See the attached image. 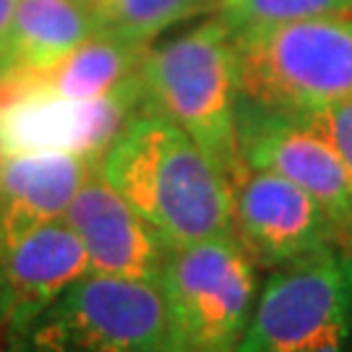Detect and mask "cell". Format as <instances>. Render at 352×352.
Here are the masks:
<instances>
[{
  "instance_id": "1",
  "label": "cell",
  "mask_w": 352,
  "mask_h": 352,
  "mask_svg": "<svg viewBox=\"0 0 352 352\" xmlns=\"http://www.w3.org/2000/svg\"><path fill=\"white\" fill-rule=\"evenodd\" d=\"M97 173L170 245L232 235L230 180L164 115L139 110L102 151Z\"/></svg>"
},
{
  "instance_id": "2",
  "label": "cell",
  "mask_w": 352,
  "mask_h": 352,
  "mask_svg": "<svg viewBox=\"0 0 352 352\" xmlns=\"http://www.w3.org/2000/svg\"><path fill=\"white\" fill-rule=\"evenodd\" d=\"M144 110L164 115L196 141L230 180L240 167L235 37L212 13L201 24L146 50Z\"/></svg>"
},
{
  "instance_id": "3",
  "label": "cell",
  "mask_w": 352,
  "mask_h": 352,
  "mask_svg": "<svg viewBox=\"0 0 352 352\" xmlns=\"http://www.w3.org/2000/svg\"><path fill=\"white\" fill-rule=\"evenodd\" d=\"M238 89L258 107L305 118L352 100V13L235 34Z\"/></svg>"
},
{
  "instance_id": "4",
  "label": "cell",
  "mask_w": 352,
  "mask_h": 352,
  "mask_svg": "<svg viewBox=\"0 0 352 352\" xmlns=\"http://www.w3.org/2000/svg\"><path fill=\"white\" fill-rule=\"evenodd\" d=\"M256 269L235 235L173 245L157 279L173 352H238L261 292Z\"/></svg>"
},
{
  "instance_id": "5",
  "label": "cell",
  "mask_w": 352,
  "mask_h": 352,
  "mask_svg": "<svg viewBox=\"0 0 352 352\" xmlns=\"http://www.w3.org/2000/svg\"><path fill=\"white\" fill-rule=\"evenodd\" d=\"M11 352H173L162 287L89 272L11 334Z\"/></svg>"
},
{
  "instance_id": "6",
  "label": "cell",
  "mask_w": 352,
  "mask_h": 352,
  "mask_svg": "<svg viewBox=\"0 0 352 352\" xmlns=\"http://www.w3.org/2000/svg\"><path fill=\"white\" fill-rule=\"evenodd\" d=\"M238 352H352V253L274 269Z\"/></svg>"
},
{
  "instance_id": "7",
  "label": "cell",
  "mask_w": 352,
  "mask_h": 352,
  "mask_svg": "<svg viewBox=\"0 0 352 352\" xmlns=\"http://www.w3.org/2000/svg\"><path fill=\"white\" fill-rule=\"evenodd\" d=\"M230 193L232 235L261 269L274 272L327 253H352L331 214L287 177L240 162L230 175Z\"/></svg>"
},
{
  "instance_id": "8",
  "label": "cell",
  "mask_w": 352,
  "mask_h": 352,
  "mask_svg": "<svg viewBox=\"0 0 352 352\" xmlns=\"http://www.w3.org/2000/svg\"><path fill=\"white\" fill-rule=\"evenodd\" d=\"M139 110H144L141 74L128 87L94 100L11 91L0 104V157L68 151L100 160Z\"/></svg>"
},
{
  "instance_id": "9",
  "label": "cell",
  "mask_w": 352,
  "mask_h": 352,
  "mask_svg": "<svg viewBox=\"0 0 352 352\" xmlns=\"http://www.w3.org/2000/svg\"><path fill=\"white\" fill-rule=\"evenodd\" d=\"M238 149L248 167L277 173L308 190L352 248V173L314 126L238 97Z\"/></svg>"
},
{
  "instance_id": "10",
  "label": "cell",
  "mask_w": 352,
  "mask_h": 352,
  "mask_svg": "<svg viewBox=\"0 0 352 352\" xmlns=\"http://www.w3.org/2000/svg\"><path fill=\"white\" fill-rule=\"evenodd\" d=\"M63 219L81 238L91 272L157 282L173 245L94 170Z\"/></svg>"
},
{
  "instance_id": "11",
  "label": "cell",
  "mask_w": 352,
  "mask_h": 352,
  "mask_svg": "<svg viewBox=\"0 0 352 352\" xmlns=\"http://www.w3.org/2000/svg\"><path fill=\"white\" fill-rule=\"evenodd\" d=\"M6 243V324L16 334L91 272L81 238L65 219L26 227Z\"/></svg>"
},
{
  "instance_id": "12",
  "label": "cell",
  "mask_w": 352,
  "mask_h": 352,
  "mask_svg": "<svg viewBox=\"0 0 352 352\" xmlns=\"http://www.w3.org/2000/svg\"><path fill=\"white\" fill-rule=\"evenodd\" d=\"M97 170V160L68 151H29L0 157V232L63 219L65 209Z\"/></svg>"
},
{
  "instance_id": "13",
  "label": "cell",
  "mask_w": 352,
  "mask_h": 352,
  "mask_svg": "<svg viewBox=\"0 0 352 352\" xmlns=\"http://www.w3.org/2000/svg\"><path fill=\"white\" fill-rule=\"evenodd\" d=\"M100 32L89 0H19L0 45V81L37 74Z\"/></svg>"
},
{
  "instance_id": "14",
  "label": "cell",
  "mask_w": 352,
  "mask_h": 352,
  "mask_svg": "<svg viewBox=\"0 0 352 352\" xmlns=\"http://www.w3.org/2000/svg\"><path fill=\"white\" fill-rule=\"evenodd\" d=\"M149 47L100 29L50 68L13 78L6 87L11 91H45L68 100L104 97L139 78Z\"/></svg>"
},
{
  "instance_id": "15",
  "label": "cell",
  "mask_w": 352,
  "mask_h": 352,
  "mask_svg": "<svg viewBox=\"0 0 352 352\" xmlns=\"http://www.w3.org/2000/svg\"><path fill=\"white\" fill-rule=\"evenodd\" d=\"M102 32L151 45L167 29L217 13L219 0H89Z\"/></svg>"
},
{
  "instance_id": "16",
  "label": "cell",
  "mask_w": 352,
  "mask_h": 352,
  "mask_svg": "<svg viewBox=\"0 0 352 352\" xmlns=\"http://www.w3.org/2000/svg\"><path fill=\"white\" fill-rule=\"evenodd\" d=\"M352 13V0H219L217 16L235 34L258 26Z\"/></svg>"
},
{
  "instance_id": "17",
  "label": "cell",
  "mask_w": 352,
  "mask_h": 352,
  "mask_svg": "<svg viewBox=\"0 0 352 352\" xmlns=\"http://www.w3.org/2000/svg\"><path fill=\"white\" fill-rule=\"evenodd\" d=\"M308 126H314L324 139L337 149L342 162L352 173V100L329 104L318 113H311L302 118Z\"/></svg>"
},
{
  "instance_id": "18",
  "label": "cell",
  "mask_w": 352,
  "mask_h": 352,
  "mask_svg": "<svg viewBox=\"0 0 352 352\" xmlns=\"http://www.w3.org/2000/svg\"><path fill=\"white\" fill-rule=\"evenodd\" d=\"M16 6H19V0H0V45H3V39H6L8 29H11Z\"/></svg>"
},
{
  "instance_id": "19",
  "label": "cell",
  "mask_w": 352,
  "mask_h": 352,
  "mask_svg": "<svg viewBox=\"0 0 352 352\" xmlns=\"http://www.w3.org/2000/svg\"><path fill=\"white\" fill-rule=\"evenodd\" d=\"M0 324H6V243L0 232Z\"/></svg>"
},
{
  "instance_id": "20",
  "label": "cell",
  "mask_w": 352,
  "mask_h": 352,
  "mask_svg": "<svg viewBox=\"0 0 352 352\" xmlns=\"http://www.w3.org/2000/svg\"><path fill=\"white\" fill-rule=\"evenodd\" d=\"M8 94H11V89H8L6 84H3V81H0V104L8 100Z\"/></svg>"
},
{
  "instance_id": "21",
  "label": "cell",
  "mask_w": 352,
  "mask_h": 352,
  "mask_svg": "<svg viewBox=\"0 0 352 352\" xmlns=\"http://www.w3.org/2000/svg\"><path fill=\"white\" fill-rule=\"evenodd\" d=\"M0 352H3V347H0Z\"/></svg>"
}]
</instances>
